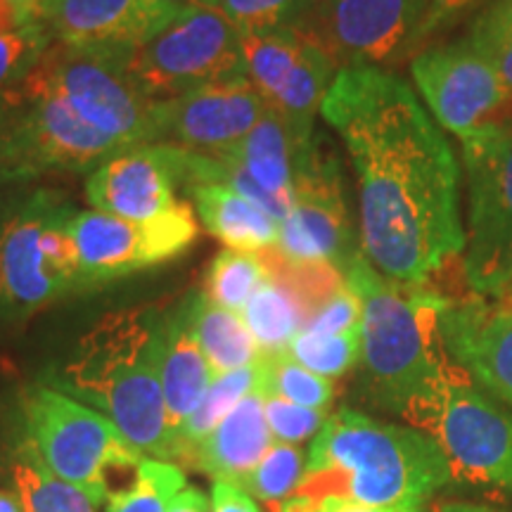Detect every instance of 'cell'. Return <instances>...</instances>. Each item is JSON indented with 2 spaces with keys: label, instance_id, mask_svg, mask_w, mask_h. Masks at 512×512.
<instances>
[{
  "label": "cell",
  "instance_id": "obj_29",
  "mask_svg": "<svg viewBox=\"0 0 512 512\" xmlns=\"http://www.w3.org/2000/svg\"><path fill=\"white\" fill-rule=\"evenodd\" d=\"M268 278V268L259 254L240 252V249H221L209 264L204 294L223 309L240 313Z\"/></svg>",
  "mask_w": 512,
  "mask_h": 512
},
{
  "label": "cell",
  "instance_id": "obj_44",
  "mask_svg": "<svg viewBox=\"0 0 512 512\" xmlns=\"http://www.w3.org/2000/svg\"><path fill=\"white\" fill-rule=\"evenodd\" d=\"M166 512H211V498L204 496L197 486H185Z\"/></svg>",
  "mask_w": 512,
  "mask_h": 512
},
{
  "label": "cell",
  "instance_id": "obj_13",
  "mask_svg": "<svg viewBox=\"0 0 512 512\" xmlns=\"http://www.w3.org/2000/svg\"><path fill=\"white\" fill-rule=\"evenodd\" d=\"M240 38L247 76L268 105L306 131H316L313 119L339 72L323 41L302 24Z\"/></svg>",
  "mask_w": 512,
  "mask_h": 512
},
{
  "label": "cell",
  "instance_id": "obj_45",
  "mask_svg": "<svg viewBox=\"0 0 512 512\" xmlns=\"http://www.w3.org/2000/svg\"><path fill=\"white\" fill-rule=\"evenodd\" d=\"M34 27V22H29L27 15L17 8L10 0H0V34H12V31Z\"/></svg>",
  "mask_w": 512,
  "mask_h": 512
},
{
  "label": "cell",
  "instance_id": "obj_31",
  "mask_svg": "<svg viewBox=\"0 0 512 512\" xmlns=\"http://www.w3.org/2000/svg\"><path fill=\"white\" fill-rule=\"evenodd\" d=\"M264 392L325 413L335 399V387L328 377L311 373L287 351L264 356Z\"/></svg>",
  "mask_w": 512,
  "mask_h": 512
},
{
  "label": "cell",
  "instance_id": "obj_36",
  "mask_svg": "<svg viewBox=\"0 0 512 512\" xmlns=\"http://www.w3.org/2000/svg\"><path fill=\"white\" fill-rule=\"evenodd\" d=\"M266 394V392H264ZM264 411L268 427H271L273 439L283 441V444H302L313 434L320 432L325 425V411H313V408L297 406V403L280 399V396L266 394L264 396Z\"/></svg>",
  "mask_w": 512,
  "mask_h": 512
},
{
  "label": "cell",
  "instance_id": "obj_3",
  "mask_svg": "<svg viewBox=\"0 0 512 512\" xmlns=\"http://www.w3.org/2000/svg\"><path fill=\"white\" fill-rule=\"evenodd\" d=\"M451 482V465L430 434L339 408L313 439L302 484L287 501L339 498L375 508H425Z\"/></svg>",
  "mask_w": 512,
  "mask_h": 512
},
{
  "label": "cell",
  "instance_id": "obj_37",
  "mask_svg": "<svg viewBox=\"0 0 512 512\" xmlns=\"http://www.w3.org/2000/svg\"><path fill=\"white\" fill-rule=\"evenodd\" d=\"M27 114V98L17 88L0 93V183H15L19 128Z\"/></svg>",
  "mask_w": 512,
  "mask_h": 512
},
{
  "label": "cell",
  "instance_id": "obj_34",
  "mask_svg": "<svg viewBox=\"0 0 512 512\" xmlns=\"http://www.w3.org/2000/svg\"><path fill=\"white\" fill-rule=\"evenodd\" d=\"M309 3L311 0H214L211 8L219 10L240 36H256L299 27Z\"/></svg>",
  "mask_w": 512,
  "mask_h": 512
},
{
  "label": "cell",
  "instance_id": "obj_14",
  "mask_svg": "<svg viewBox=\"0 0 512 512\" xmlns=\"http://www.w3.org/2000/svg\"><path fill=\"white\" fill-rule=\"evenodd\" d=\"M411 76L437 124L458 140L472 136L512 102L496 69L463 36L420 50L411 60Z\"/></svg>",
  "mask_w": 512,
  "mask_h": 512
},
{
  "label": "cell",
  "instance_id": "obj_46",
  "mask_svg": "<svg viewBox=\"0 0 512 512\" xmlns=\"http://www.w3.org/2000/svg\"><path fill=\"white\" fill-rule=\"evenodd\" d=\"M10 3H15L17 8L27 15L29 22L43 24V27H46L55 0H10Z\"/></svg>",
  "mask_w": 512,
  "mask_h": 512
},
{
  "label": "cell",
  "instance_id": "obj_11",
  "mask_svg": "<svg viewBox=\"0 0 512 512\" xmlns=\"http://www.w3.org/2000/svg\"><path fill=\"white\" fill-rule=\"evenodd\" d=\"M72 233L83 294L178 259L195 245L200 226L195 211L183 202L152 221L121 219L98 209L76 211Z\"/></svg>",
  "mask_w": 512,
  "mask_h": 512
},
{
  "label": "cell",
  "instance_id": "obj_41",
  "mask_svg": "<svg viewBox=\"0 0 512 512\" xmlns=\"http://www.w3.org/2000/svg\"><path fill=\"white\" fill-rule=\"evenodd\" d=\"M275 512H427V508H418V505H401V508H375V505L339 501V498H325V501L309 503V505L285 501Z\"/></svg>",
  "mask_w": 512,
  "mask_h": 512
},
{
  "label": "cell",
  "instance_id": "obj_18",
  "mask_svg": "<svg viewBox=\"0 0 512 512\" xmlns=\"http://www.w3.org/2000/svg\"><path fill=\"white\" fill-rule=\"evenodd\" d=\"M446 356L491 399L512 408V299L496 294L448 297L439 318Z\"/></svg>",
  "mask_w": 512,
  "mask_h": 512
},
{
  "label": "cell",
  "instance_id": "obj_5",
  "mask_svg": "<svg viewBox=\"0 0 512 512\" xmlns=\"http://www.w3.org/2000/svg\"><path fill=\"white\" fill-rule=\"evenodd\" d=\"M19 418L24 439L43 463L95 505L107 503L136 482L140 463L147 458L105 415L46 382L22 389Z\"/></svg>",
  "mask_w": 512,
  "mask_h": 512
},
{
  "label": "cell",
  "instance_id": "obj_6",
  "mask_svg": "<svg viewBox=\"0 0 512 512\" xmlns=\"http://www.w3.org/2000/svg\"><path fill=\"white\" fill-rule=\"evenodd\" d=\"M76 209L55 190H36L0 219V328L27 323L46 306L79 294Z\"/></svg>",
  "mask_w": 512,
  "mask_h": 512
},
{
  "label": "cell",
  "instance_id": "obj_25",
  "mask_svg": "<svg viewBox=\"0 0 512 512\" xmlns=\"http://www.w3.org/2000/svg\"><path fill=\"white\" fill-rule=\"evenodd\" d=\"M195 335L214 375L247 368L264 358L245 318L211 302L204 290L195 292Z\"/></svg>",
  "mask_w": 512,
  "mask_h": 512
},
{
  "label": "cell",
  "instance_id": "obj_1",
  "mask_svg": "<svg viewBox=\"0 0 512 512\" xmlns=\"http://www.w3.org/2000/svg\"><path fill=\"white\" fill-rule=\"evenodd\" d=\"M320 117L356 174L358 242L377 273L422 287L460 259V166L406 81L380 67H342Z\"/></svg>",
  "mask_w": 512,
  "mask_h": 512
},
{
  "label": "cell",
  "instance_id": "obj_23",
  "mask_svg": "<svg viewBox=\"0 0 512 512\" xmlns=\"http://www.w3.org/2000/svg\"><path fill=\"white\" fill-rule=\"evenodd\" d=\"M313 138H316V131H306L287 119L283 112L268 107L259 124L238 145L219 155L233 159L261 188L292 207L294 181L302 169L306 152L313 145Z\"/></svg>",
  "mask_w": 512,
  "mask_h": 512
},
{
  "label": "cell",
  "instance_id": "obj_9",
  "mask_svg": "<svg viewBox=\"0 0 512 512\" xmlns=\"http://www.w3.org/2000/svg\"><path fill=\"white\" fill-rule=\"evenodd\" d=\"M467 178L463 275L475 294H505L512 280V102L460 140Z\"/></svg>",
  "mask_w": 512,
  "mask_h": 512
},
{
  "label": "cell",
  "instance_id": "obj_4",
  "mask_svg": "<svg viewBox=\"0 0 512 512\" xmlns=\"http://www.w3.org/2000/svg\"><path fill=\"white\" fill-rule=\"evenodd\" d=\"M361 299V373L366 396L382 411L406 415L425 399L451 358L439 318L448 297L432 285H396L358 254L344 268Z\"/></svg>",
  "mask_w": 512,
  "mask_h": 512
},
{
  "label": "cell",
  "instance_id": "obj_22",
  "mask_svg": "<svg viewBox=\"0 0 512 512\" xmlns=\"http://www.w3.org/2000/svg\"><path fill=\"white\" fill-rule=\"evenodd\" d=\"M207 356L195 335V292L185 294L174 311L166 313L162 389L169 430L178 446V432L185 420L197 411L204 394L214 382Z\"/></svg>",
  "mask_w": 512,
  "mask_h": 512
},
{
  "label": "cell",
  "instance_id": "obj_47",
  "mask_svg": "<svg viewBox=\"0 0 512 512\" xmlns=\"http://www.w3.org/2000/svg\"><path fill=\"white\" fill-rule=\"evenodd\" d=\"M432 512H505V510H496V508H489V505H479V503L448 501V503H439Z\"/></svg>",
  "mask_w": 512,
  "mask_h": 512
},
{
  "label": "cell",
  "instance_id": "obj_20",
  "mask_svg": "<svg viewBox=\"0 0 512 512\" xmlns=\"http://www.w3.org/2000/svg\"><path fill=\"white\" fill-rule=\"evenodd\" d=\"M183 10L164 0H55L46 27L67 46L128 48L159 34Z\"/></svg>",
  "mask_w": 512,
  "mask_h": 512
},
{
  "label": "cell",
  "instance_id": "obj_49",
  "mask_svg": "<svg viewBox=\"0 0 512 512\" xmlns=\"http://www.w3.org/2000/svg\"><path fill=\"white\" fill-rule=\"evenodd\" d=\"M164 3L178 5V8H190V5H207V8H211L214 0H164Z\"/></svg>",
  "mask_w": 512,
  "mask_h": 512
},
{
  "label": "cell",
  "instance_id": "obj_24",
  "mask_svg": "<svg viewBox=\"0 0 512 512\" xmlns=\"http://www.w3.org/2000/svg\"><path fill=\"white\" fill-rule=\"evenodd\" d=\"M183 188L202 226L226 247L259 254L278 242L280 223L230 185L190 181Z\"/></svg>",
  "mask_w": 512,
  "mask_h": 512
},
{
  "label": "cell",
  "instance_id": "obj_43",
  "mask_svg": "<svg viewBox=\"0 0 512 512\" xmlns=\"http://www.w3.org/2000/svg\"><path fill=\"white\" fill-rule=\"evenodd\" d=\"M472 29L484 31H508L512 34V0H491L484 12L472 19Z\"/></svg>",
  "mask_w": 512,
  "mask_h": 512
},
{
  "label": "cell",
  "instance_id": "obj_33",
  "mask_svg": "<svg viewBox=\"0 0 512 512\" xmlns=\"http://www.w3.org/2000/svg\"><path fill=\"white\" fill-rule=\"evenodd\" d=\"M287 354L320 377H342L361 361V330L342 335L302 330L290 342Z\"/></svg>",
  "mask_w": 512,
  "mask_h": 512
},
{
  "label": "cell",
  "instance_id": "obj_40",
  "mask_svg": "<svg viewBox=\"0 0 512 512\" xmlns=\"http://www.w3.org/2000/svg\"><path fill=\"white\" fill-rule=\"evenodd\" d=\"M482 0H432L430 15H427L425 29H422V43L430 41L434 34L456 24L460 17L472 12Z\"/></svg>",
  "mask_w": 512,
  "mask_h": 512
},
{
  "label": "cell",
  "instance_id": "obj_2",
  "mask_svg": "<svg viewBox=\"0 0 512 512\" xmlns=\"http://www.w3.org/2000/svg\"><path fill=\"white\" fill-rule=\"evenodd\" d=\"M164 332L157 306L107 313L41 382L105 415L138 453L176 463L162 389Z\"/></svg>",
  "mask_w": 512,
  "mask_h": 512
},
{
  "label": "cell",
  "instance_id": "obj_19",
  "mask_svg": "<svg viewBox=\"0 0 512 512\" xmlns=\"http://www.w3.org/2000/svg\"><path fill=\"white\" fill-rule=\"evenodd\" d=\"M178 147L138 145L119 152L88 174L86 197L93 209L133 221H152L181 207Z\"/></svg>",
  "mask_w": 512,
  "mask_h": 512
},
{
  "label": "cell",
  "instance_id": "obj_26",
  "mask_svg": "<svg viewBox=\"0 0 512 512\" xmlns=\"http://www.w3.org/2000/svg\"><path fill=\"white\" fill-rule=\"evenodd\" d=\"M12 482L24 512H95L91 498L57 477L27 439L12 453Z\"/></svg>",
  "mask_w": 512,
  "mask_h": 512
},
{
  "label": "cell",
  "instance_id": "obj_39",
  "mask_svg": "<svg viewBox=\"0 0 512 512\" xmlns=\"http://www.w3.org/2000/svg\"><path fill=\"white\" fill-rule=\"evenodd\" d=\"M463 38L479 55L489 60L496 74L501 76L505 88L512 93V34H508V31H484L470 27Z\"/></svg>",
  "mask_w": 512,
  "mask_h": 512
},
{
  "label": "cell",
  "instance_id": "obj_32",
  "mask_svg": "<svg viewBox=\"0 0 512 512\" xmlns=\"http://www.w3.org/2000/svg\"><path fill=\"white\" fill-rule=\"evenodd\" d=\"M306 472V458L302 448L294 444L273 441L261 463L254 467L252 475L242 482V489L261 503L280 508L294 491L299 489Z\"/></svg>",
  "mask_w": 512,
  "mask_h": 512
},
{
  "label": "cell",
  "instance_id": "obj_42",
  "mask_svg": "<svg viewBox=\"0 0 512 512\" xmlns=\"http://www.w3.org/2000/svg\"><path fill=\"white\" fill-rule=\"evenodd\" d=\"M211 512H261L254 498L233 482H214L211 486Z\"/></svg>",
  "mask_w": 512,
  "mask_h": 512
},
{
  "label": "cell",
  "instance_id": "obj_7",
  "mask_svg": "<svg viewBox=\"0 0 512 512\" xmlns=\"http://www.w3.org/2000/svg\"><path fill=\"white\" fill-rule=\"evenodd\" d=\"M403 420L437 441L453 482L512 498V413L489 399L463 368L448 363Z\"/></svg>",
  "mask_w": 512,
  "mask_h": 512
},
{
  "label": "cell",
  "instance_id": "obj_28",
  "mask_svg": "<svg viewBox=\"0 0 512 512\" xmlns=\"http://www.w3.org/2000/svg\"><path fill=\"white\" fill-rule=\"evenodd\" d=\"M256 389H264V358L247 368L216 375L197 411L185 420L181 432H178V460L188 448L207 439L221 425V420Z\"/></svg>",
  "mask_w": 512,
  "mask_h": 512
},
{
  "label": "cell",
  "instance_id": "obj_10",
  "mask_svg": "<svg viewBox=\"0 0 512 512\" xmlns=\"http://www.w3.org/2000/svg\"><path fill=\"white\" fill-rule=\"evenodd\" d=\"M114 50L128 79L152 100H171L247 74L240 34L207 5H190L159 34Z\"/></svg>",
  "mask_w": 512,
  "mask_h": 512
},
{
  "label": "cell",
  "instance_id": "obj_16",
  "mask_svg": "<svg viewBox=\"0 0 512 512\" xmlns=\"http://www.w3.org/2000/svg\"><path fill=\"white\" fill-rule=\"evenodd\" d=\"M24 98H27V114L19 128L15 174H12L15 181H29L60 171L93 174L107 159L126 150L53 95L24 93Z\"/></svg>",
  "mask_w": 512,
  "mask_h": 512
},
{
  "label": "cell",
  "instance_id": "obj_17",
  "mask_svg": "<svg viewBox=\"0 0 512 512\" xmlns=\"http://www.w3.org/2000/svg\"><path fill=\"white\" fill-rule=\"evenodd\" d=\"M268 102L249 76H233L162 100L159 145L219 155L230 150L259 124Z\"/></svg>",
  "mask_w": 512,
  "mask_h": 512
},
{
  "label": "cell",
  "instance_id": "obj_15",
  "mask_svg": "<svg viewBox=\"0 0 512 512\" xmlns=\"http://www.w3.org/2000/svg\"><path fill=\"white\" fill-rule=\"evenodd\" d=\"M432 0H325L313 31L342 67L396 64L422 46ZM304 27V24H302Z\"/></svg>",
  "mask_w": 512,
  "mask_h": 512
},
{
  "label": "cell",
  "instance_id": "obj_48",
  "mask_svg": "<svg viewBox=\"0 0 512 512\" xmlns=\"http://www.w3.org/2000/svg\"><path fill=\"white\" fill-rule=\"evenodd\" d=\"M0 512H24L15 491H0Z\"/></svg>",
  "mask_w": 512,
  "mask_h": 512
},
{
  "label": "cell",
  "instance_id": "obj_35",
  "mask_svg": "<svg viewBox=\"0 0 512 512\" xmlns=\"http://www.w3.org/2000/svg\"><path fill=\"white\" fill-rule=\"evenodd\" d=\"M53 41V34L43 24L0 34V93L22 86Z\"/></svg>",
  "mask_w": 512,
  "mask_h": 512
},
{
  "label": "cell",
  "instance_id": "obj_8",
  "mask_svg": "<svg viewBox=\"0 0 512 512\" xmlns=\"http://www.w3.org/2000/svg\"><path fill=\"white\" fill-rule=\"evenodd\" d=\"M19 88L62 100L126 150L159 145L162 100L138 91L121 69L114 48H81L53 41Z\"/></svg>",
  "mask_w": 512,
  "mask_h": 512
},
{
  "label": "cell",
  "instance_id": "obj_12",
  "mask_svg": "<svg viewBox=\"0 0 512 512\" xmlns=\"http://www.w3.org/2000/svg\"><path fill=\"white\" fill-rule=\"evenodd\" d=\"M323 136L313 138L294 181L290 214L273 249L290 261H323L344 271L361 254L339 159Z\"/></svg>",
  "mask_w": 512,
  "mask_h": 512
},
{
  "label": "cell",
  "instance_id": "obj_38",
  "mask_svg": "<svg viewBox=\"0 0 512 512\" xmlns=\"http://www.w3.org/2000/svg\"><path fill=\"white\" fill-rule=\"evenodd\" d=\"M361 316V299L347 283V287H342L335 297L313 313L304 330L320 332V335H342V332L361 330Z\"/></svg>",
  "mask_w": 512,
  "mask_h": 512
},
{
  "label": "cell",
  "instance_id": "obj_21",
  "mask_svg": "<svg viewBox=\"0 0 512 512\" xmlns=\"http://www.w3.org/2000/svg\"><path fill=\"white\" fill-rule=\"evenodd\" d=\"M264 396V389L247 394L207 439L183 453L178 465L202 472L214 482L221 479L242 486L275 441L266 420Z\"/></svg>",
  "mask_w": 512,
  "mask_h": 512
},
{
  "label": "cell",
  "instance_id": "obj_27",
  "mask_svg": "<svg viewBox=\"0 0 512 512\" xmlns=\"http://www.w3.org/2000/svg\"><path fill=\"white\" fill-rule=\"evenodd\" d=\"M247 328L259 344L264 356L287 351L290 342L306 328V311L302 302L283 283L268 278L252 294L242 311Z\"/></svg>",
  "mask_w": 512,
  "mask_h": 512
},
{
  "label": "cell",
  "instance_id": "obj_30",
  "mask_svg": "<svg viewBox=\"0 0 512 512\" xmlns=\"http://www.w3.org/2000/svg\"><path fill=\"white\" fill-rule=\"evenodd\" d=\"M185 486L181 465L143 458L136 482L107 501V512H166Z\"/></svg>",
  "mask_w": 512,
  "mask_h": 512
}]
</instances>
